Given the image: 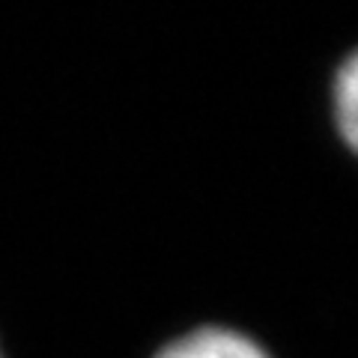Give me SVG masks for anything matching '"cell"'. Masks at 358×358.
Here are the masks:
<instances>
[{"label":"cell","mask_w":358,"mask_h":358,"mask_svg":"<svg viewBox=\"0 0 358 358\" xmlns=\"http://www.w3.org/2000/svg\"><path fill=\"white\" fill-rule=\"evenodd\" d=\"M152 358H272L251 334L227 326H200L167 341Z\"/></svg>","instance_id":"1"},{"label":"cell","mask_w":358,"mask_h":358,"mask_svg":"<svg viewBox=\"0 0 358 358\" xmlns=\"http://www.w3.org/2000/svg\"><path fill=\"white\" fill-rule=\"evenodd\" d=\"M0 358H6V355H3V346H0Z\"/></svg>","instance_id":"3"},{"label":"cell","mask_w":358,"mask_h":358,"mask_svg":"<svg viewBox=\"0 0 358 358\" xmlns=\"http://www.w3.org/2000/svg\"><path fill=\"white\" fill-rule=\"evenodd\" d=\"M331 117L338 129L343 147H355L358 138V60L350 54L338 69L331 81Z\"/></svg>","instance_id":"2"}]
</instances>
